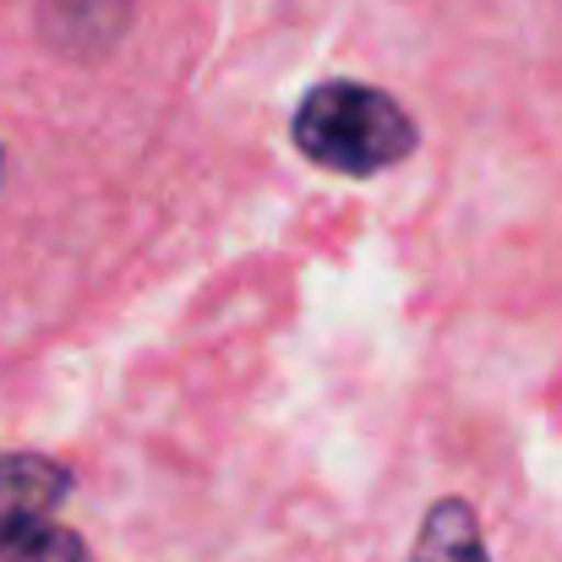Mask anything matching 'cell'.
Listing matches in <instances>:
<instances>
[{"label": "cell", "mask_w": 562, "mask_h": 562, "mask_svg": "<svg viewBox=\"0 0 562 562\" xmlns=\"http://www.w3.org/2000/svg\"><path fill=\"white\" fill-rule=\"evenodd\" d=\"M290 132H295V148L334 176H376L409 159L420 143L409 110L393 93H382L372 82H350V77L317 82L301 99Z\"/></svg>", "instance_id": "cell-1"}, {"label": "cell", "mask_w": 562, "mask_h": 562, "mask_svg": "<svg viewBox=\"0 0 562 562\" xmlns=\"http://www.w3.org/2000/svg\"><path fill=\"white\" fill-rule=\"evenodd\" d=\"M71 475L44 453H0V562H88L77 530L55 519Z\"/></svg>", "instance_id": "cell-2"}, {"label": "cell", "mask_w": 562, "mask_h": 562, "mask_svg": "<svg viewBox=\"0 0 562 562\" xmlns=\"http://www.w3.org/2000/svg\"><path fill=\"white\" fill-rule=\"evenodd\" d=\"M132 0H38L44 33L66 55H104L126 27Z\"/></svg>", "instance_id": "cell-3"}, {"label": "cell", "mask_w": 562, "mask_h": 562, "mask_svg": "<svg viewBox=\"0 0 562 562\" xmlns=\"http://www.w3.org/2000/svg\"><path fill=\"white\" fill-rule=\"evenodd\" d=\"M409 562H492L486 558V541H481V525L464 503H437L415 536V558Z\"/></svg>", "instance_id": "cell-4"}]
</instances>
